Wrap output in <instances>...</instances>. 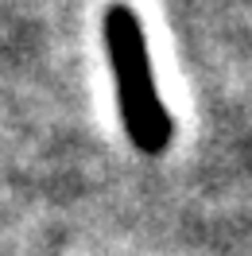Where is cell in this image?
<instances>
[{"mask_svg":"<svg viewBox=\"0 0 252 256\" xmlns=\"http://www.w3.org/2000/svg\"><path fill=\"white\" fill-rule=\"evenodd\" d=\"M105 50H109L116 101H120V116H124L128 136L140 152L156 156L171 140V116H167V109H163V101L156 94L144 28L128 4H112L109 16H105Z\"/></svg>","mask_w":252,"mask_h":256,"instance_id":"1","label":"cell"}]
</instances>
